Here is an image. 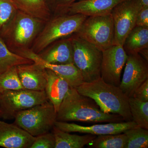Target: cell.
<instances>
[{
  "label": "cell",
  "instance_id": "obj_20",
  "mask_svg": "<svg viewBox=\"0 0 148 148\" xmlns=\"http://www.w3.org/2000/svg\"><path fill=\"white\" fill-rule=\"evenodd\" d=\"M17 10L47 22L52 13L45 0H12Z\"/></svg>",
  "mask_w": 148,
  "mask_h": 148
},
{
  "label": "cell",
  "instance_id": "obj_11",
  "mask_svg": "<svg viewBox=\"0 0 148 148\" xmlns=\"http://www.w3.org/2000/svg\"><path fill=\"white\" fill-rule=\"evenodd\" d=\"M101 77L107 83L119 87L122 71L127 55L122 46L113 45L102 51Z\"/></svg>",
  "mask_w": 148,
  "mask_h": 148
},
{
  "label": "cell",
  "instance_id": "obj_13",
  "mask_svg": "<svg viewBox=\"0 0 148 148\" xmlns=\"http://www.w3.org/2000/svg\"><path fill=\"white\" fill-rule=\"evenodd\" d=\"M54 125L64 132H79L96 135L119 134L127 129L138 126L133 121L108 123L106 124H97L89 126H82L66 122L56 121Z\"/></svg>",
  "mask_w": 148,
  "mask_h": 148
},
{
  "label": "cell",
  "instance_id": "obj_4",
  "mask_svg": "<svg viewBox=\"0 0 148 148\" xmlns=\"http://www.w3.org/2000/svg\"><path fill=\"white\" fill-rule=\"evenodd\" d=\"M87 17L81 14L54 15L45 24L30 49L38 54L54 42L75 34Z\"/></svg>",
  "mask_w": 148,
  "mask_h": 148
},
{
  "label": "cell",
  "instance_id": "obj_26",
  "mask_svg": "<svg viewBox=\"0 0 148 148\" xmlns=\"http://www.w3.org/2000/svg\"><path fill=\"white\" fill-rule=\"evenodd\" d=\"M16 66L12 67L0 75V93L7 90L24 89L18 77Z\"/></svg>",
  "mask_w": 148,
  "mask_h": 148
},
{
  "label": "cell",
  "instance_id": "obj_3",
  "mask_svg": "<svg viewBox=\"0 0 148 148\" xmlns=\"http://www.w3.org/2000/svg\"><path fill=\"white\" fill-rule=\"evenodd\" d=\"M46 22L17 10L0 35V38L12 52L30 48Z\"/></svg>",
  "mask_w": 148,
  "mask_h": 148
},
{
  "label": "cell",
  "instance_id": "obj_18",
  "mask_svg": "<svg viewBox=\"0 0 148 148\" xmlns=\"http://www.w3.org/2000/svg\"><path fill=\"white\" fill-rule=\"evenodd\" d=\"M46 71L47 84L45 90L49 101L53 104L57 112L70 86L65 80L54 72L49 69Z\"/></svg>",
  "mask_w": 148,
  "mask_h": 148
},
{
  "label": "cell",
  "instance_id": "obj_8",
  "mask_svg": "<svg viewBox=\"0 0 148 148\" xmlns=\"http://www.w3.org/2000/svg\"><path fill=\"white\" fill-rule=\"evenodd\" d=\"M48 101L45 90L37 91L25 88L7 90L0 93L2 118L5 119H13L18 112Z\"/></svg>",
  "mask_w": 148,
  "mask_h": 148
},
{
  "label": "cell",
  "instance_id": "obj_14",
  "mask_svg": "<svg viewBox=\"0 0 148 148\" xmlns=\"http://www.w3.org/2000/svg\"><path fill=\"white\" fill-rule=\"evenodd\" d=\"M36 137L15 123L0 121V147L6 148H30Z\"/></svg>",
  "mask_w": 148,
  "mask_h": 148
},
{
  "label": "cell",
  "instance_id": "obj_31",
  "mask_svg": "<svg viewBox=\"0 0 148 148\" xmlns=\"http://www.w3.org/2000/svg\"><path fill=\"white\" fill-rule=\"evenodd\" d=\"M135 26L148 27V6L142 7L139 11Z\"/></svg>",
  "mask_w": 148,
  "mask_h": 148
},
{
  "label": "cell",
  "instance_id": "obj_16",
  "mask_svg": "<svg viewBox=\"0 0 148 148\" xmlns=\"http://www.w3.org/2000/svg\"><path fill=\"white\" fill-rule=\"evenodd\" d=\"M22 86L25 89L37 91L45 90L47 84L46 69L38 64H23L16 66Z\"/></svg>",
  "mask_w": 148,
  "mask_h": 148
},
{
  "label": "cell",
  "instance_id": "obj_19",
  "mask_svg": "<svg viewBox=\"0 0 148 148\" xmlns=\"http://www.w3.org/2000/svg\"><path fill=\"white\" fill-rule=\"evenodd\" d=\"M52 132L55 138V148H82L96 138L97 135L87 134L79 135L71 134L64 132L55 125L52 128Z\"/></svg>",
  "mask_w": 148,
  "mask_h": 148
},
{
  "label": "cell",
  "instance_id": "obj_22",
  "mask_svg": "<svg viewBox=\"0 0 148 148\" xmlns=\"http://www.w3.org/2000/svg\"><path fill=\"white\" fill-rule=\"evenodd\" d=\"M34 63L32 60L11 51L0 38V75L14 66Z\"/></svg>",
  "mask_w": 148,
  "mask_h": 148
},
{
  "label": "cell",
  "instance_id": "obj_1",
  "mask_svg": "<svg viewBox=\"0 0 148 148\" xmlns=\"http://www.w3.org/2000/svg\"><path fill=\"white\" fill-rule=\"evenodd\" d=\"M56 121L92 123L125 121L119 115L103 112L93 99L80 94L76 88L71 87L57 112Z\"/></svg>",
  "mask_w": 148,
  "mask_h": 148
},
{
  "label": "cell",
  "instance_id": "obj_15",
  "mask_svg": "<svg viewBox=\"0 0 148 148\" xmlns=\"http://www.w3.org/2000/svg\"><path fill=\"white\" fill-rule=\"evenodd\" d=\"M125 0H80L70 5L66 14H81L87 16L111 14L114 8Z\"/></svg>",
  "mask_w": 148,
  "mask_h": 148
},
{
  "label": "cell",
  "instance_id": "obj_17",
  "mask_svg": "<svg viewBox=\"0 0 148 148\" xmlns=\"http://www.w3.org/2000/svg\"><path fill=\"white\" fill-rule=\"evenodd\" d=\"M49 64L65 65L73 64V47L71 36L54 42L38 53Z\"/></svg>",
  "mask_w": 148,
  "mask_h": 148
},
{
  "label": "cell",
  "instance_id": "obj_12",
  "mask_svg": "<svg viewBox=\"0 0 148 148\" xmlns=\"http://www.w3.org/2000/svg\"><path fill=\"white\" fill-rule=\"evenodd\" d=\"M15 53L32 60L46 69H49L57 74L69 83L70 87L77 88L84 82L83 79L79 70L73 64L56 65L49 64L41 58L38 54L30 48L18 50Z\"/></svg>",
  "mask_w": 148,
  "mask_h": 148
},
{
  "label": "cell",
  "instance_id": "obj_23",
  "mask_svg": "<svg viewBox=\"0 0 148 148\" xmlns=\"http://www.w3.org/2000/svg\"><path fill=\"white\" fill-rule=\"evenodd\" d=\"M127 136L124 132L117 134L97 135L91 143L89 148H125Z\"/></svg>",
  "mask_w": 148,
  "mask_h": 148
},
{
  "label": "cell",
  "instance_id": "obj_25",
  "mask_svg": "<svg viewBox=\"0 0 148 148\" xmlns=\"http://www.w3.org/2000/svg\"><path fill=\"white\" fill-rule=\"evenodd\" d=\"M123 132L127 138L125 148L148 147V130L137 126Z\"/></svg>",
  "mask_w": 148,
  "mask_h": 148
},
{
  "label": "cell",
  "instance_id": "obj_24",
  "mask_svg": "<svg viewBox=\"0 0 148 148\" xmlns=\"http://www.w3.org/2000/svg\"><path fill=\"white\" fill-rule=\"evenodd\" d=\"M129 104L132 121L138 126L148 130V102L129 98Z\"/></svg>",
  "mask_w": 148,
  "mask_h": 148
},
{
  "label": "cell",
  "instance_id": "obj_5",
  "mask_svg": "<svg viewBox=\"0 0 148 148\" xmlns=\"http://www.w3.org/2000/svg\"><path fill=\"white\" fill-rule=\"evenodd\" d=\"M71 37L73 64L81 73L84 82L98 79L101 77L102 51L75 34Z\"/></svg>",
  "mask_w": 148,
  "mask_h": 148
},
{
  "label": "cell",
  "instance_id": "obj_9",
  "mask_svg": "<svg viewBox=\"0 0 148 148\" xmlns=\"http://www.w3.org/2000/svg\"><path fill=\"white\" fill-rule=\"evenodd\" d=\"M142 7L139 0H125L114 8L111 13L114 31V45H123L135 27L137 15Z\"/></svg>",
  "mask_w": 148,
  "mask_h": 148
},
{
  "label": "cell",
  "instance_id": "obj_7",
  "mask_svg": "<svg viewBox=\"0 0 148 148\" xmlns=\"http://www.w3.org/2000/svg\"><path fill=\"white\" fill-rule=\"evenodd\" d=\"M103 51L114 45V26L111 14L88 16L75 33Z\"/></svg>",
  "mask_w": 148,
  "mask_h": 148
},
{
  "label": "cell",
  "instance_id": "obj_21",
  "mask_svg": "<svg viewBox=\"0 0 148 148\" xmlns=\"http://www.w3.org/2000/svg\"><path fill=\"white\" fill-rule=\"evenodd\" d=\"M122 47L127 55L148 49V27L135 26L126 37Z\"/></svg>",
  "mask_w": 148,
  "mask_h": 148
},
{
  "label": "cell",
  "instance_id": "obj_10",
  "mask_svg": "<svg viewBox=\"0 0 148 148\" xmlns=\"http://www.w3.org/2000/svg\"><path fill=\"white\" fill-rule=\"evenodd\" d=\"M122 79L119 87L128 98L132 97L137 88L148 79V61L139 53L127 55Z\"/></svg>",
  "mask_w": 148,
  "mask_h": 148
},
{
  "label": "cell",
  "instance_id": "obj_28",
  "mask_svg": "<svg viewBox=\"0 0 148 148\" xmlns=\"http://www.w3.org/2000/svg\"><path fill=\"white\" fill-rule=\"evenodd\" d=\"M77 0H45L47 4L54 15L66 14L70 5Z\"/></svg>",
  "mask_w": 148,
  "mask_h": 148
},
{
  "label": "cell",
  "instance_id": "obj_34",
  "mask_svg": "<svg viewBox=\"0 0 148 148\" xmlns=\"http://www.w3.org/2000/svg\"><path fill=\"white\" fill-rule=\"evenodd\" d=\"M3 113L2 111L1 110V106H0V118H2Z\"/></svg>",
  "mask_w": 148,
  "mask_h": 148
},
{
  "label": "cell",
  "instance_id": "obj_27",
  "mask_svg": "<svg viewBox=\"0 0 148 148\" xmlns=\"http://www.w3.org/2000/svg\"><path fill=\"white\" fill-rule=\"evenodd\" d=\"M17 10L12 0H0V35L13 19Z\"/></svg>",
  "mask_w": 148,
  "mask_h": 148
},
{
  "label": "cell",
  "instance_id": "obj_32",
  "mask_svg": "<svg viewBox=\"0 0 148 148\" xmlns=\"http://www.w3.org/2000/svg\"><path fill=\"white\" fill-rule=\"evenodd\" d=\"M148 49H143L140 52V54L146 61H148Z\"/></svg>",
  "mask_w": 148,
  "mask_h": 148
},
{
  "label": "cell",
  "instance_id": "obj_30",
  "mask_svg": "<svg viewBox=\"0 0 148 148\" xmlns=\"http://www.w3.org/2000/svg\"><path fill=\"white\" fill-rule=\"evenodd\" d=\"M132 97L140 101L148 102V79L136 89Z\"/></svg>",
  "mask_w": 148,
  "mask_h": 148
},
{
  "label": "cell",
  "instance_id": "obj_6",
  "mask_svg": "<svg viewBox=\"0 0 148 148\" xmlns=\"http://www.w3.org/2000/svg\"><path fill=\"white\" fill-rule=\"evenodd\" d=\"M57 112L48 101L20 111L16 114L14 123L34 137L49 132L56 121Z\"/></svg>",
  "mask_w": 148,
  "mask_h": 148
},
{
  "label": "cell",
  "instance_id": "obj_33",
  "mask_svg": "<svg viewBox=\"0 0 148 148\" xmlns=\"http://www.w3.org/2000/svg\"><path fill=\"white\" fill-rule=\"evenodd\" d=\"M142 6H148V0H139Z\"/></svg>",
  "mask_w": 148,
  "mask_h": 148
},
{
  "label": "cell",
  "instance_id": "obj_2",
  "mask_svg": "<svg viewBox=\"0 0 148 148\" xmlns=\"http://www.w3.org/2000/svg\"><path fill=\"white\" fill-rule=\"evenodd\" d=\"M76 88L80 94L93 99L104 112L119 115L125 121H132L129 98L118 86L107 83L100 77L92 82H84Z\"/></svg>",
  "mask_w": 148,
  "mask_h": 148
},
{
  "label": "cell",
  "instance_id": "obj_29",
  "mask_svg": "<svg viewBox=\"0 0 148 148\" xmlns=\"http://www.w3.org/2000/svg\"><path fill=\"white\" fill-rule=\"evenodd\" d=\"M55 147L54 135L49 132L36 137L30 148H55Z\"/></svg>",
  "mask_w": 148,
  "mask_h": 148
}]
</instances>
